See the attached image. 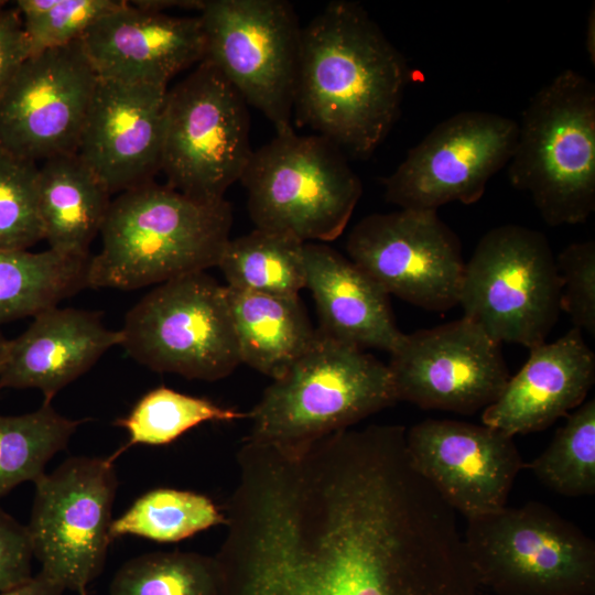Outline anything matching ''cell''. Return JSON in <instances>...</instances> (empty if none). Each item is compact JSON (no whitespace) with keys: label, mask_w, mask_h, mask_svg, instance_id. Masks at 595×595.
Returning a JSON list of instances; mask_svg holds the SVG:
<instances>
[{"label":"cell","mask_w":595,"mask_h":595,"mask_svg":"<svg viewBox=\"0 0 595 595\" xmlns=\"http://www.w3.org/2000/svg\"><path fill=\"white\" fill-rule=\"evenodd\" d=\"M216 565V595H473L459 572L409 534L339 516L261 530Z\"/></svg>","instance_id":"cell-1"},{"label":"cell","mask_w":595,"mask_h":595,"mask_svg":"<svg viewBox=\"0 0 595 595\" xmlns=\"http://www.w3.org/2000/svg\"><path fill=\"white\" fill-rule=\"evenodd\" d=\"M409 82L404 56L357 2L334 0L302 26L293 119L368 159L397 122Z\"/></svg>","instance_id":"cell-2"},{"label":"cell","mask_w":595,"mask_h":595,"mask_svg":"<svg viewBox=\"0 0 595 595\" xmlns=\"http://www.w3.org/2000/svg\"><path fill=\"white\" fill-rule=\"evenodd\" d=\"M231 224L226 198L201 202L153 181L122 192L109 205L86 284L133 290L217 267Z\"/></svg>","instance_id":"cell-3"},{"label":"cell","mask_w":595,"mask_h":595,"mask_svg":"<svg viewBox=\"0 0 595 595\" xmlns=\"http://www.w3.org/2000/svg\"><path fill=\"white\" fill-rule=\"evenodd\" d=\"M316 331L310 349L248 412L246 440L300 455L397 402L388 365Z\"/></svg>","instance_id":"cell-4"},{"label":"cell","mask_w":595,"mask_h":595,"mask_svg":"<svg viewBox=\"0 0 595 595\" xmlns=\"http://www.w3.org/2000/svg\"><path fill=\"white\" fill-rule=\"evenodd\" d=\"M507 164L510 184L550 226L585 223L595 210V85L564 69L524 107Z\"/></svg>","instance_id":"cell-5"},{"label":"cell","mask_w":595,"mask_h":595,"mask_svg":"<svg viewBox=\"0 0 595 595\" xmlns=\"http://www.w3.org/2000/svg\"><path fill=\"white\" fill-rule=\"evenodd\" d=\"M239 182L257 229L328 242L345 230L363 185L348 158L320 134L294 129L252 151Z\"/></svg>","instance_id":"cell-6"},{"label":"cell","mask_w":595,"mask_h":595,"mask_svg":"<svg viewBox=\"0 0 595 595\" xmlns=\"http://www.w3.org/2000/svg\"><path fill=\"white\" fill-rule=\"evenodd\" d=\"M478 586L496 595H594L595 543L549 506L529 501L466 519Z\"/></svg>","instance_id":"cell-7"},{"label":"cell","mask_w":595,"mask_h":595,"mask_svg":"<svg viewBox=\"0 0 595 595\" xmlns=\"http://www.w3.org/2000/svg\"><path fill=\"white\" fill-rule=\"evenodd\" d=\"M498 344L545 342L561 312V280L548 238L515 224L487 231L465 262L458 304Z\"/></svg>","instance_id":"cell-8"},{"label":"cell","mask_w":595,"mask_h":595,"mask_svg":"<svg viewBox=\"0 0 595 595\" xmlns=\"http://www.w3.org/2000/svg\"><path fill=\"white\" fill-rule=\"evenodd\" d=\"M247 106L206 58L167 88L160 166L166 185L201 202L225 199L253 151Z\"/></svg>","instance_id":"cell-9"},{"label":"cell","mask_w":595,"mask_h":595,"mask_svg":"<svg viewBox=\"0 0 595 595\" xmlns=\"http://www.w3.org/2000/svg\"><path fill=\"white\" fill-rule=\"evenodd\" d=\"M120 332V346L154 371L215 381L241 364L227 288L205 271L159 284Z\"/></svg>","instance_id":"cell-10"},{"label":"cell","mask_w":595,"mask_h":595,"mask_svg":"<svg viewBox=\"0 0 595 595\" xmlns=\"http://www.w3.org/2000/svg\"><path fill=\"white\" fill-rule=\"evenodd\" d=\"M206 56L277 133L293 129L302 26L284 0H204Z\"/></svg>","instance_id":"cell-11"},{"label":"cell","mask_w":595,"mask_h":595,"mask_svg":"<svg viewBox=\"0 0 595 595\" xmlns=\"http://www.w3.org/2000/svg\"><path fill=\"white\" fill-rule=\"evenodd\" d=\"M117 488L113 457L72 456L35 483L33 554L64 589L86 592L102 573Z\"/></svg>","instance_id":"cell-12"},{"label":"cell","mask_w":595,"mask_h":595,"mask_svg":"<svg viewBox=\"0 0 595 595\" xmlns=\"http://www.w3.org/2000/svg\"><path fill=\"white\" fill-rule=\"evenodd\" d=\"M517 133L516 120L490 111L464 110L446 118L382 180L387 202L411 210L476 203L508 164Z\"/></svg>","instance_id":"cell-13"},{"label":"cell","mask_w":595,"mask_h":595,"mask_svg":"<svg viewBox=\"0 0 595 595\" xmlns=\"http://www.w3.org/2000/svg\"><path fill=\"white\" fill-rule=\"evenodd\" d=\"M346 250L389 295L429 311L458 304L465 261L437 210L367 215L350 230Z\"/></svg>","instance_id":"cell-14"},{"label":"cell","mask_w":595,"mask_h":595,"mask_svg":"<svg viewBox=\"0 0 595 595\" xmlns=\"http://www.w3.org/2000/svg\"><path fill=\"white\" fill-rule=\"evenodd\" d=\"M97 79L80 41L31 55L0 95V153H75Z\"/></svg>","instance_id":"cell-15"},{"label":"cell","mask_w":595,"mask_h":595,"mask_svg":"<svg viewBox=\"0 0 595 595\" xmlns=\"http://www.w3.org/2000/svg\"><path fill=\"white\" fill-rule=\"evenodd\" d=\"M390 356L397 401L425 410H484L510 377L500 344L464 316L404 334Z\"/></svg>","instance_id":"cell-16"},{"label":"cell","mask_w":595,"mask_h":595,"mask_svg":"<svg viewBox=\"0 0 595 595\" xmlns=\"http://www.w3.org/2000/svg\"><path fill=\"white\" fill-rule=\"evenodd\" d=\"M405 444L415 469L466 519L507 506L526 466L513 436L486 424L426 419L407 430Z\"/></svg>","instance_id":"cell-17"},{"label":"cell","mask_w":595,"mask_h":595,"mask_svg":"<svg viewBox=\"0 0 595 595\" xmlns=\"http://www.w3.org/2000/svg\"><path fill=\"white\" fill-rule=\"evenodd\" d=\"M166 91L98 77L75 154L110 194L160 172Z\"/></svg>","instance_id":"cell-18"},{"label":"cell","mask_w":595,"mask_h":595,"mask_svg":"<svg viewBox=\"0 0 595 595\" xmlns=\"http://www.w3.org/2000/svg\"><path fill=\"white\" fill-rule=\"evenodd\" d=\"M80 44L97 77L161 87L206 56L199 15H172L136 1L100 18Z\"/></svg>","instance_id":"cell-19"},{"label":"cell","mask_w":595,"mask_h":595,"mask_svg":"<svg viewBox=\"0 0 595 595\" xmlns=\"http://www.w3.org/2000/svg\"><path fill=\"white\" fill-rule=\"evenodd\" d=\"M594 381L595 355L573 327L530 348L526 364L483 410V424L510 436L541 431L580 407Z\"/></svg>","instance_id":"cell-20"},{"label":"cell","mask_w":595,"mask_h":595,"mask_svg":"<svg viewBox=\"0 0 595 595\" xmlns=\"http://www.w3.org/2000/svg\"><path fill=\"white\" fill-rule=\"evenodd\" d=\"M121 339V332L107 328L98 313L57 306L46 310L21 335L8 340L0 390L34 388L51 403Z\"/></svg>","instance_id":"cell-21"},{"label":"cell","mask_w":595,"mask_h":595,"mask_svg":"<svg viewBox=\"0 0 595 595\" xmlns=\"http://www.w3.org/2000/svg\"><path fill=\"white\" fill-rule=\"evenodd\" d=\"M305 288L316 304L317 329L365 350L391 354L404 333L397 326L390 295L349 258L324 242L304 244Z\"/></svg>","instance_id":"cell-22"},{"label":"cell","mask_w":595,"mask_h":595,"mask_svg":"<svg viewBox=\"0 0 595 595\" xmlns=\"http://www.w3.org/2000/svg\"><path fill=\"white\" fill-rule=\"evenodd\" d=\"M110 195L75 153L43 161L37 173V196L48 249L88 257L89 245L105 221Z\"/></svg>","instance_id":"cell-23"},{"label":"cell","mask_w":595,"mask_h":595,"mask_svg":"<svg viewBox=\"0 0 595 595\" xmlns=\"http://www.w3.org/2000/svg\"><path fill=\"white\" fill-rule=\"evenodd\" d=\"M226 288L241 363L272 380L281 377L317 334L300 296Z\"/></svg>","instance_id":"cell-24"},{"label":"cell","mask_w":595,"mask_h":595,"mask_svg":"<svg viewBox=\"0 0 595 595\" xmlns=\"http://www.w3.org/2000/svg\"><path fill=\"white\" fill-rule=\"evenodd\" d=\"M89 259L0 249V324L34 317L86 288Z\"/></svg>","instance_id":"cell-25"},{"label":"cell","mask_w":595,"mask_h":595,"mask_svg":"<svg viewBox=\"0 0 595 595\" xmlns=\"http://www.w3.org/2000/svg\"><path fill=\"white\" fill-rule=\"evenodd\" d=\"M304 244L290 235L255 228L229 239L217 267L229 288L299 295L305 288Z\"/></svg>","instance_id":"cell-26"},{"label":"cell","mask_w":595,"mask_h":595,"mask_svg":"<svg viewBox=\"0 0 595 595\" xmlns=\"http://www.w3.org/2000/svg\"><path fill=\"white\" fill-rule=\"evenodd\" d=\"M82 422L45 402L33 412L0 414V499L22 483L41 479L46 464L67 446Z\"/></svg>","instance_id":"cell-27"},{"label":"cell","mask_w":595,"mask_h":595,"mask_svg":"<svg viewBox=\"0 0 595 595\" xmlns=\"http://www.w3.org/2000/svg\"><path fill=\"white\" fill-rule=\"evenodd\" d=\"M226 515L207 496L191 490L156 488L143 494L111 523V538L126 534L158 542H177L212 527Z\"/></svg>","instance_id":"cell-28"},{"label":"cell","mask_w":595,"mask_h":595,"mask_svg":"<svg viewBox=\"0 0 595 595\" xmlns=\"http://www.w3.org/2000/svg\"><path fill=\"white\" fill-rule=\"evenodd\" d=\"M248 419V412L224 408L199 397L159 387L145 393L126 418L116 424L127 430L129 441L122 450L136 445H165L205 422Z\"/></svg>","instance_id":"cell-29"},{"label":"cell","mask_w":595,"mask_h":595,"mask_svg":"<svg viewBox=\"0 0 595 595\" xmlns=\"http://www.w3.org/2000/svg\"><path fill=\"white\" fill-rule=\"evenodd\" d=\"M528 467L544 486L565 497L595 493V400L566 415L547 448Z\"/></svg>","instance_id":"cell-30"},{"label":"cell","mask_w":595,"mask_h":595,"mask_svg":"<svg viewBox=\"0 0 595 595\" xmlns=\"http://www.w3.org/2000/svg\"><path fill=\"white\" fill-rule=\"evenodd\" d=\"M213 556L196 552H152L127 561L115 574L109 595H216Z\"/></svg>","instance_id":"cell-31"},{"label":"cell","mask_w":595,"mask_h":595,"mask_svg":"<svg viewBox=\"0 0 595 595\" xmlns=\"http://www.w3.org/2000/svg\"><path fill=\"white\" fill-rule=\"evenodd\" d=\"M35 162L0 153V249L28 250L44 239Z\"/></svg>","instance_id":"cell-32"},{"label":"cell","mask_w":595,"mask_h":595,"mask_svg":"<svg viewBox=\"0 0 595 595\" xmlns=\"http://www.w3.org/2000/svg\"><path fill=\"white\" fill-rule=\"evenodd\" d=\"M122 3V0H57L43 15L22 20L32 55L80 41L100 18Z\"/></svg>","instance_id":"cell-33"},{"label":"cell","mask_w":595,"mask_h":595,"mask_svg":"<svg viewBox=\"0 0 595 595\" xmlns=\"http://www.w3.org/2000/svg\"><path fill=\"white\" fill-rule=\"evenodd\" d=\"M561 311L580 331L595 334V242H574L556 257Z\"/></svg>","instance_id":"cell-34"},{"label":"cell","mask_w":595,"mask_h":595,"mask_svg":"<svg viewBox=\"0 0 595 595\" xmlns=\"http://www.w3.org/2000/svg\"><path fill=\"white\" fill-rule=\"evenodd\" d=\"M33 558L26 526L0 507V593L14 588L33 576Z\"/></svg>","instance_id":"cell-35"},{"label":"cell","mask_w":595,"mask_h":595,"mask_svg":"<svg viewBox=\"0 0 595 595\" xmlns=\"http://www.w3.org/2000/svg\"><path fill=\"white\" fill-rule=\"evenodd\" d=\"M31 55L21 15L17 9L3 10L0 14V95Z\"/></svg>","instance_id":"cell-36"},{"label":"cell","mask_w":595,"mask_h":595,"mask_svg":"<svg viewBox=\"0 0 595 595\" xmlns=\"http://www.w3.org/2000/svg\"><path fill=\"white\" fill-rule=\"evenodd\" d=\"M64 587L40 571L25 583L0 593V595H62Z\"/></svg>","instance_id":"cell-37"},{"label":"cell","mask_w":595,"mask_h":595,"mask_svg":"<svg viewBox=\"0 0 595 595\" xmlns=\"http://www.w3.org/2000/svg\"><path fill=\"white\" fill-rule=\"evenodd\" d=\"M594 40H595V12H594V6H593L587 18L586 41H585L586 51H587L589 61H592L593 65H595V41Z\"/></svg>","instance_id":"cell-38"},{"label":"cell","mask_w":595,"mask_h":595,"mask_svg":"<svg viewBox=\"0 0 595 595\" xmlns=\"http://www.w3.org/2000/svg\"><path fill=\"white\" fill-rule=\"evenodd\" d=\"M7 345H8V339L3 336V334L0 331V368H1L2 363H3V358H4V355H6V350H7Z\"/></svg>","instance_id":"cell-39"},{"label":"cell","mask_w":595,"mask_h":595,"mask_svg":"<svg viewBox=\"0 0 595 595\" xmlns=\"http://www.w3.org/2000/svg\"><path fill=\"white\" fill-rule=\"evenodd\" d=\"M3 7H4V2H3V1H0V14H1L2 11L4 10Z\"/></svg>","instance_id":"cell-40"},{"label":"cell","mask_w":595,"mask_h":595,"mask_svg":"<svg viewBox=\"0 0 595 595\" xmlns=\"http://www.w3.org/2000/svg\"><path fill=\"white\" fill-rule=\"evenodd\" d=\"M79 595H86V592H82V593H79Z\"/></svg>","instance_id":"cell-41"}]
</instances>
